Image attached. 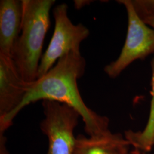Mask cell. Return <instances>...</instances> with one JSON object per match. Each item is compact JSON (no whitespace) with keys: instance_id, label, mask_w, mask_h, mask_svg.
Wrapping results in <instances>:
<instances>
[{"instance_id":"3","label":"cell","mask_w":154,"mask_h":154,"mask_svg":"<svg viewBox=\"0 0 154 154\" xmlns=\"http://www.w3.org/2000/svg\"><path fill=\"white\" fill-rule=\"evenodd\" d=\"M125 6L128 18L126 38L118 58L105 66L108 77L116 78L132 62L154 53V29L138 16L130 0H118Z\"/></svg>"},{"instance_id":"12","label":"cell","mask_w":154,"mask_h":154,"mask_svg":"<svg viewBox=\"0 0 154 154\" xmlns=\"http://www.w3.org/2000/svg\"><path fill=\"white\" fill-rule=\"evenodd\" d=\"M146 24H147L149 26L154 29V17L149 18L143 21Z\"/></svg>"},{"instance_id":"5","label":"cell","mask_w":154,"mask_h":154,"mask_svg":"<svg viewBox=\"0 0 154 154\" xmlns=\"http://www.w3.org/2000/svg\"><path fill=\"white\" fill-rule=\"evenodd\" d=\"M42 105L45 117L40 128L48 138L46 154H73L76 142L74 131L80 115L70 106L58 102L44 100Z\"/></svg>"},{"instance_id":"4","label":"cell","mask_w":154,"mask_h":154,"mask_svg":"<svg viewBox=\"0 0 154 154\" xmlns=\"http://www.w3.org/2000/svg\"><path fill=\"white\" fill-rule=\"evenodd\" d=\"M55 28L49 45L42 55L37 79L44 76L55 62L70 52L80 53V46L90 35L82 23L74 25L68 16V5L61 4L53 9Z\"/></svg>"},{"instance_id":"1","label":"cell","mask_w":154,"mask_h":154,"mask_svg":"<svg viewBox=\"0 0 154 154\" xmlns=\"http://www.w3.org/2000/svg\"><path fill=\"white\" fill-rule=\"evenodd\" d=\"M86 60L81 52H70L61 57L45 75L30 83L28 93L21 104L5 119L0 121V135L11 126L14 118L24 107L40 100H49L70 106L82 118L88 136L109 130V119L88 107L83 100L77 81L83 75Z\"/></svg>"},{"instance_id":"11","label":"cell","mask_w":154,"mask_h":154,"mask_svg":"<svg viewBox=\"0 0 154 154\" xmlns=\"http://www.w3.org/2000/svg\"><path fill=\"white\" fill-rule=\"evenodd\" d=\"M90 2V1H75V7L76 8L80 9L82 8V4H83V5L84 6L87 4H89Z\"/></svg>"},{"instance_id":"8","label":"cell","mask_w":154,"mask_h":154,"mask_svg":"<svg viewBox=\"0 0 154 154\" xmlns=\"http://www.w3.org/2000/svg\"><path fill=\"white\" fill-rule=\"evenodd\" d=\"M130 144L125 137L109 130L99 135H78L73 154H130Z\"/></svg>"},{"instance_id":"10","label":"cell","mask_w":154,"mask_h":154,"mask_svg":"<svg viewBox=\"0 0 154 154\" xmlns=\"http://www.w3.org/2000/svg\"><path fill=\"white\" fill-rule=\"evenodd\" d=\"M132 7L143 21L154 17V0H130Z\"/></svg>"},{"instance_id":"9","label":"cell","mask_w":154,"mask_h":154,"mask_svg":"<svg viewBox=\"0 0 154 154\" xmlns=\"http://www.w3.org/2000/svg\"><path fill=\"white\" fill-rule=\"evenodd\" d=\"M151 100L149 119L143 131L127 130L125 137L134 149V154L150 152L154 147V57L151 62Z\"/></svg>"},{"instance_id":"6","label":"cell","mask_w":154,"mask_h":154,"mask_svg":"<svg viewBox=\"0 0 154 154\" xmlns=\"http://www.w3.org/2000/svg\"><path fill=\"white\" fill-rule=\"evenodd\" d=\"M30 83L23 79L11 57L0 54V121L21 104Z\"/></svg>"},{"instance_id":"2","label":"cell","mask_w":154,"mask_h":154,"mask_svg":"<svg viewBox=\"0 0 154 154\" xmlns=\"http://www.w3.org/2000/svg\"><path fill=\"white\" fill-rule=\"evenodd\" d=\"M21 33L11 58L23 79L33 83L37 79L46 34L50 26V11L54 0H22Z\"/></svg>"},{"instance_id":"7","label":"cell","mask_w":154,"mask_h":154,"mask_svg":"<svg viewBox=\"0 0 154 154\" xmlns=\"http://www.w3.org/2000/svg\"><path fill=\"white\" fill-rule=\"evenodd\" d=\"M22 0L0 1V54L11 57L19 38L22 20Z\"/></svg>"}]
</instances>
